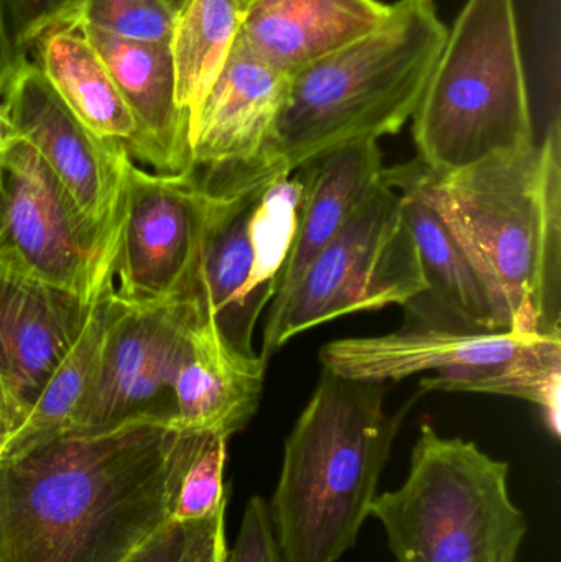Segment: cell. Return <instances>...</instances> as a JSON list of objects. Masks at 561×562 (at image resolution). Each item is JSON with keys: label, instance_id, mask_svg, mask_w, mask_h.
I'll use <instances>...</instances> for the list:
<instances>
[{"label": "cell", "instance_id": "24", "mask_svg": "<svg viewBox=\"0 0 561 562\" xmlns=\"http://www.w3.org/2000/svg\"><path fill=\"white\" fill-rule=\"evenodd\" d=\"M424 390L490 393L526 400L542 409L547 428L560 436L561 333L536 337L513 359L448 376L422 380Z\"/></svg>", "mask_w": 561, "mask_h": 562}, {"label": "cell", "instance_id": "34", "mask_svg": "<svg viewBox=\"0 0 561 562\" xmlns=\"http://www.w3.org/2000/svg\"><path fill=\"white\" fill-rule=\"evenodd\" d=\"M161 2H164L165 7L170 10L171 15H173L175 19H178V15L183 12L184 7L188 5L190 0H161Z\"/></svg>", "mask_w": 561, "mask_h": 562}, {"label": "cell", "instance_id": "29", "mask_svg": "<svg viewBox=\"0 0 561 562\" xmlns=\"http://www.w3.org/2000/svg\"><path fill=\"white\" fill-rule=\"evenodd\" d=\"M226 508L207 520L190 525L187 548L180 562H223L226 557Z\"/></svg>", "mask_w": 561, "mask_h": 562}, {"label": "cell", "instance_id": "4", "mask_svg": "<svg viewBox=\"0 0 561 562\" xmlns=\"http://www.w3.org/2000/svg\"><path fill=\"white\" fill-rule=\"evenodd\" d=\"M448 26L434 0H399L388 22L295 72L267 161L293 175L322 155L399 134L414 117Z\"/></svg>", "mask_w": 561, "mask_h": 562}, {"label": "cell", "instance_id": "32", "mask_svg": "<svg viewBox=\"0 0 561 562\" xmlns=\"http://www.w3.org/2000/svg\"><path fill=\"white\" fill-rule=\"evenodd\" d=\"M22 418L16 409L13 408L9 395L0 383V459L5 452L7 446L12 441L13 436L22 428Z\"/></svg>", "mask_w": 561, "mask_h": 562}, {"label": "cell", "instance_id": "5", "mask_svg": "<svg viewBox=\"0 0 561 562\" xmlns=\"http://www.w3.org/2000/svg\"><path fill=\"white\" fill-rule=\"evenodd\" d=\"M418 161L458 171L537 144L516 0H467L412 117Z\"/></svg>", "mask_w": 561, "mask_h": 562}, {"label": "cell", "instance_id": "10", "mask_svg": "<svg viewBox=\"0 0 561 562\" xmlns=\"http://www.w3.org/2000/svg\"><path fill=\"white\" fill-rule=\"evenodd\" d=\"M115 244L117 226L108 239L98 236L32 145L16 138L0 154V256L91 301Z\"/></svg>", "mask_w": 561, "mask_h": 562}, {"label": "cell", "instance_id": "22", "mask_svg": "<svg viewBox=\"0 0 561 562\" xmlns=\"http://www.w3.org/2000/svg\"><path fill=\"white\" fill-rule=\"evenodd\" d=\"M115 310L117 300L111 270L92 293L88 319L78 339L49 376L22 428L7 446L2 459L68 431L98 379Z\"/></svg>", "mask_w": 561, "mask_h": 562}, {"label": "cell", "instance_id": "28", "mask_svg": "<svg viewBox=\"0 0 561 562\" xmlns=\"http://www.w3.org/2000/svg\"><path fill=\"white\" fill-rule=\"evenodd\" d=\"M223 562H282L266 498L254 495L247 502L239 533Z\"/></svg>", "mask_w": 561, "mask_h": 562}, {"label": "cell", "instance_id": "31", "mask_svg": "<svg viewBox=\"0 0 561 562\" xmlns=\"http://www.w3.org/2000/svg\"><path fill=\"white\" fill-rule=\"evenodd\" d=\"M26 59L29 58L22 55L13 45L5 19H3L2 9H0V98L5 92L7 86L12 81L13 75L19 71L20 66Z\"/></svg>", "mask_w": 561, "mask_h": 562}, {"label": "cell", "instance_id": "9", "mask_svg": "<svg viewBox=\"0 0 561 562\" xmlns=\"http://www.w3.org/2000/svg\"><path fill=\"white\" fill-rule=\"evenodd\" d=\"M210 206V188L194 171L155 173L127 158L112 262L121 303H160L193 291Z\"/></svg>", "mask_w": 561, "mask_h": 562}, {"label": "cell", "instance_id": "12", "mask_svg": "<svg viewBox=\"0 0 561 562\" xmlns=\"http://www.w3.org/2000/svg\"><path fill=\"white\" fill-rule=\"evenodd\" d=\"M16 134L35 148L86 223L108 239L117 226L127 148L92 134L35 63L23 61L0 98Z\"/></svg>", "mask_w": 561, "mask_h": 562}, {"label": "cell", "instance_id": "13", "mask_svg": "<svg viewBox=\"0 0 561 562\" xmlns=\"http://www.w3.org/2000/svg\"><path fill=\"white\" fill-rule=\"evenodd\" d=\"M290 78L237 36L190 127L191 165L201 180L269 164Z\"/></svg>", "mask_w": 561, "mask_h": 562}, {"label": "cell", "instance_id": "21", "mask_svg": "<svg viewBox=\"0 0 561 562\" xmlns=\"http://www.w3.org/2000/svg\"><path fill=\"white\" fill-rule=\"evenodd\" d=\"M35 65L92 134L122 145L128 154L137 147L138 131L108 66L78 26H59L33 46Z\"/></svg>", "mask_w": 561, "mask_h": 562}, {"label": "cell", "instance_id": "6", "mask_svg": "<svg viewBox=\"0 0 561 562\" xmlns=\"http://www.w3.org/2000/svg\"><path fill=\"white\" fill-rule=\"evenodd\" d=\"M507 477V462L424 425L407 479L375 495L371 517L397 562H517L527 520Z\"/></svg>", "mask_w": 561, "mask_h": 562}, {"label": "cell", "instance_id": "14", "mask_svg": "<svg viewBox=\"0 0 561 562\" xmlns=\"http://www.w3.org/2000/svg\"><path fill=\"white\" fill-rule=\"evenodd\" d=\"M89 307L91 301L0 256V383L23 423L78 339Z\"/></svg>", "mask_w": 561, "mask_h": 562}, {"label": "cell", "instance_id": "26", "mask_svg": "<svg viewBox=\"0 0 561 562\" xmlns=\"http://www.w3.org/2000/svg\"><path fill=\"white\" fill-rule=\"evenodd\" d=\"M175 19L161 0H85L75 23L127 42L170 43Z\"/></svg>", "mask_w": 561, "mask_h": 562}, {"label": "cell", "instance_id": "25", "mask_svg": "<svg viewBox=\"0 0 561 562\" xmlns=\"http://www.w3.org/2000/svg\"><path fill=\"white\" fill-rule=\"evenodd\" d=\"M226 436L190 431L187 456L175 494L171 521L197 524L220 514L227 505L224 469L227 459Z\"/></svg>", "mask_w": 561, "mask_h": 562}, {"label": "cell", "instance_id": "33", "mask_svg": "<svg viewBox=\"0 0 561 562\" xmlns=\"http://www.w3.org/2000/svg\"><path fill=\"white\" fill-rule=\"evenodd\" d=\"M19 134H16L15 127L10 122L9 115L3 111L2 104H0V154L5 151L13 142L16 140Z\"/></svg>", "mask_w": 561, "mask_h": 562}, {"label": "cell", "instance_id": "1", "mask_svg": "<svg viewBox=\"0 0 561 562\" xmlns=\"http://www.w3.org/2000/svg\"><path fill=\"white\" fill-rule=\"evenodd\" d=\"M190 431L155 416L0 459V562H125L171 521Z\"/></svg>", "mask_w": 561, "mask_h": 562}, {"label": "cell", "instance_id": "30", "mask_svg": "<svg viewBox=\"0 0 561 562\" xmlns=\"http://www.w3.org/2000/svg\"><path fill=\"white\" fill-rule=\"evenodd\" d=\"M188 530L190 525L170 521L125 562H180L187 548Z\"/></svg>", "mask_w": 561, "mask_h": 562}, {"label": "cell", "instance_id": "8", "mask_svg": "<svg viewBox=\"0 0 561 562\" xmlns=\"http://www.w3.org/2000/svg\"><path fill=\"white\" fill-rule=\"evenodd\" d=\"M425 293L427 281L402 194L382 178L283 303L269 310L259 356L269 363L277 350L313 327L392 304L408 307Z\"/></svg>", "mask_w": 561, "mask_h": 562}, {"label": "cell", "instance_id": "2", "mask_svg": "<svg viewBox=\"0 0 561 562\" xmlns=\"http://www.w3.org/2000/svg\"><path fill=\"white\" fill-rule=\"evenodd\" d=\"M395 190L417 193L457 237L509 317L510 333H561V125L519 154L458 171L422 161L385 168Z\"/></svg>", "mask_w": 561, "mask_h": 562}, {"label": "cell", "instance_id": "19", "mask_svg": "<svg viewBox=\"0 0 561 562\" xmlns=\"http://www.w3.org/2000/svg\"><path fill=\"white\" fill-rule=\"evenodd\" d=\"M384 170L378 140L346 145L299 170L303 181L299 224L269 310L283 303L310 263L341 233L381 183Z\"/></svg>", "mask_w": 561, "mask_h": 562}, {"label": "cell", "instance_id": "20", "mask_svg": "<svg viewBox=\"0 0 561 562\" xmlns=\"http://www.w3.org/2000/svg\"><path fill=\"white\" fill-rule=\"evenodd\" d=\"M397 191L427 281L424 296L431 294L453 329L510 333L506 311L447 224L417 193Z\"/></svg>", "mask_w": 561, "mask_h": 562}, {"label": "cell", "instance_id": "11", "mask_svg": "<svg viewBox=\"0 0 561 562\" xmlns=\"http://www.w3.org/2000/svg\"><path fill=\"white\" fill-rule=\"evenodd\" d=\"M198 313L193 291L160 303L117 300L98 379L66 432L105 431L142 416L171 423L173 380Z\"/></svg>", "mask_w": 561, "mask_h": 562}, {"label": "cell", "instance_id": "7", "mask_svg": "<svg viewBox=\"0 0 561 562\" xmlns=\"http://www.w3.org/2000/svg\"><path fill=\"white\" fill-rule=\"evenodd\" d=\"M203 183L211 206L193 293L234 349L257 356L254 330L292 250L302 177L262 164Z\"/></svg>", "mask_w": 561, "mask_h": 562}, {"label": "cell", "instance_id": "18", "mask_svg": "<svg viewBox=\"0 0 561 562\" xmlns=\"http://www.w3.org/2000/svg\"><path fill=\"white\" fill-rule=\"evenodd\" d=\"M391 13L381 0H240V36L293 76L371 35Z\"/></svg>", "mask_w": 561, "mask_h": 562}, {"label": "cell", "instance_id": "15", "mask_svg": "<svg viewBox=\"0 0 561 562\" xmlns=\"http://www.w3.org/2000/svg\"><path fill=\"white\" fill-rule=\"evenodd\" d=\"M536 337L415 326L385 336L332 340L319 350V362L359 382H401L417 373L448 376L513 359Z\"/></svg>", "mask_w": 561, "mask_h": 562}, {"label": "cell", "instance_id": "17", "mask_svg": "<svg viewBox=\"0 0 561 562\" xmlns=\"http://www.w3.org/2000/svg\"><path fill=\"white\" fill-rule=\"evenodd\" d=\"M266 369L259 353L246 356L234 349L200 303L173 380L170 425L233 438L259 409Z\"/></svg>", "mask_w": 561, "mask_h": 562}, {"label": "cell", "instance_id": "27", "mask_svg": "<svg viewBox=\"0 0 561 562\" xmlns=\"http://www.w3.org/2000/svg\"><path fill=\"white\" fill-rule=\"evenodd\" d=\"M85 0H0L13 45L22 55L52 30L75 22Z\"/></svg>", "mask_w": 561, "mask_h": 562}, {"label": "cell", "instance_id": "16", "mask_svg": "<svg viewBox=\"0 0 561 562\" xmlns=\"http://www.w3.org/2000/svg\"><path fill=\"white\" fill-rule=\"evenodd\" d=\"M69 26L94 46L137 124L132 158L155 173L193 171L190 117L177 102L170 43L127 42L85 23Z\"/></svg>", "mask_w": 561, "mask_h": 562}, {"label": "cell", "instance_id": "3", "mask_svg": "<svg viewBox=\"0 0 561 562\" xmlns=\"http://www.w3.org/2000/svg\"><path fill=\"white\" fill-rule=\"evenodd\" d=\"M384 396V383L323 369L267 502L282 562H338L355 547L405 416Z\"/></svg>", "mask_w": 561, "mask_h": 562}, {"label": "cell", "instance_id": "23", "mask_svg": "<svg viewBox=\"0 0 561 562\" xmlns=\"http://www.w3.org/2000/svg\"><path fill=\"white\" fill-rule=\"evenodd\" d=\"M240 32V0H190L175 22L177 102L193 121Z\"/></svg>", "mask_w": 561, "mask_h": 562}]
</instances>
